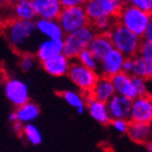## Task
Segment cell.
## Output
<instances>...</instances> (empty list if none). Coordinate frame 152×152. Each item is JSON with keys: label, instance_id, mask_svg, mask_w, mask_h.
<instances>
[{"label": "cell", "instance_id": "1", "mask_svg": "<svg viewBox=\"0 0 152 152\" xmlns=\"http://www.w3.org/2000/svg\"><path fill=\"white\" fill-rule=\"evenodd\" d=\"M1 33L7 41L12 45L14 50L26 53V49L32 41L36 31L35 21L31 20H19V19H9L2 24Z\"/></svg>", "mask_w": 152, "mask_h": 152}, {"label": "cell", "instance_id": "2", "mask_svg": "<svg viewBox=\"0 0 152 152\" xmlns=\"http://www.w3.org/2000/svg\"><path fill=\"white\" fill-rule=\"evenodd\" d=\"M108 34L111 39L113 49L121 52L125 57H134L137 55L138 47L142 41L140 37L133 34L117 21L113 24Z\"/></svg>", "mask_w": 152, "mask_h": 152}, {"label": "cell", "instance_id": "3", "mask_svg": "<svg viewBox=\"0 0 152 152\" xmlns=\"http://www.w3.org/2000/svg\"><path fill=\"white\" fill-rule=\"evenodd\" d=\"M152 19L149 12L134 7L130 4H124L116 18V21L133 34L142 38L146 28Z\"/></svg>", "mask_w": 152, "mask_h": 152}, {"label": "cell", "instance_id": "4", "mask_svg": "<svg viewBox=\"0 0 152 152\" xmlns=\"http://www.w3.org/2000/svg\"><path fill=\"white\" fill-rule=\"evenodd\" d=\"M96 35V32L90 24L79 28L77 31L66 34L64 37V52L62 54L70 60H75L77 55L83 50H87Z\"/></svg>", "mask_w": 152, "mask_h": 152}, {"label": "cell", "instance_id": "5", "mask_svg": "<svg viewBox=\"0 0 152 152\" xmlns=\"http://www.w3.org/2000/svg\"><path fill=\"white\" fill-rule=\"evenodd\" d=\"M123 5L116 0H87L83 9L90 23L99 18H112L116 20Z\"/></svg>", "mask_w": 152, "mask_h": 152}, {"label": "cell", "instance_id": "6", "mask_svg": "<svg viewBox=\"0 0 152 152\" xmlns=\"http://www.w3.org/2000/svg\"><path fill=\"white\" fill-rule=\"evenodd\" d=\"M66 76L74 83L76 88L78 89L79 92L83 93L85 95H89L96 81L99 78L98 72H95L81 66L76 60L71 61L69 72Z\"/></svg>", "mask_w": 152, "mask_h": 152}, {"label": "cell", "instance_id": "7", "mask_svg": "<svg viewBox=\"0 0 152 152\" xmlns=\"http://www.w3.org/2000/svg\"><path fill=\"white\" fill-rule=\"evenodd\" d=\"M57 21L61 26L64 35L77 31L89 24V19L86 15L83 7H62Z\"/></svg>", "mask_w": 152, "mask_h": 152}, {"label": "cell", "instance_id": "8", "mask_svg": "<svg viewBox=\"0 0 152 152\" xmlns=\"http://www.w3.org/2000/svg\"><path fill=\"white\" fill-rule=\"evenodd\" d=\"M3 91L7 99L18 108L30 102V89L26 81L16 77H7L3 83Z\"/></svg>", "mask_w": 152, "mask_h": 152}, {"label": "cell", "instance_id": "9", "mask_svg": "<svg viewBox=\"0 0 152 152\" xmlns=\"http://www.w3.org/2000/svg\"><path fill=\"white\" fill-rule=\"evenodd\" d=\"M129 121L151 125L152 124V95L147 94L136 97L131 102Z\"/></svg>", "mask_w": 152, "mask_h": 152}, {"label": "cell", "instance_id": "10", "mask_svg": "<svg viewBox=\"0 0 152 152\" xmlns=\"http://www.w3.org/2000/svg\"><path fill=\"white\" fill-rule=\"evenodd\" d=\"M126 59L121 52L113 49L104 59L99 62V76H104L107 78H112L117 74L123 72V64Z\"/></svg>", "mask_w": 152, "mask_h": 152}, {"label": "cell", "instance_id": "11", "mask_svg": "<svg viewBox=\"0 0 152 152\" xmlns=\"http://www.w3.org/2000/svg\"><path fill=\"white\" fill-rule=\"evenodd\" d=\"M39 115H40L39 106L30 100L28 102L16 108L14 111L11 112L9 115V121H11V124L19 123L21 125H26V124H33V121L39 117Z\"/></svg>", "mask_w": 152, "mask_h": 152}, {"label": "cell", "instance_id": "12", "mask_svg": "<svg viewBox=\"0 0 152 152\" xmlns=\"http://www.w3.org/2000/svg\"><path fill=\"white\" fill-rule=\"evenodd\" d=\"M113 83L115 94H118L124 97L129 98L130 100L138 97L137 91L132 81V76L121 72L111 78Z\"/></svg>", "mask_w": 152, "mask_h": 152}, {"label": "cell", "instance_id": "13", "mask_svg": "<svg viewBox=\"0 0 152 152\" xmlns=\"http://www.w3.org/2000/svg\"><path fill=\"white\" fill-rule=\"evenodd\" d=\"M37 18L56 19L60 15L62 7L60 0H32Z\"/></svg>", "mask_w": 152, "mask_h": 152}, {"label": "cell", "instance_id": "14", "mask_svg": "<svg viewBox=\"0 0 152 152\" xmlns=\"http://www.w3.org/2000/svg\"><path fill=\"white\" fill-rule=\"evenodd\" d=\"M71 61L64 54H59L45 61L40 62L42 69L53 77H62L68 75Z\"/></svg>", "mask_w": 152, "mask_h": 152}, {"label": "cell", "instance_id": "15", "mask_svg": "<svg viewBox=\"0 0 152 152\" xmlns=\"http://www.w3.org/2000/svg\"><path fill=\"white\" fill-rule=\"evenodd\" d=\"M131 102L129 98L115 94L107 102V108L111 119H129L131 110Z\"/></svg>", "mask_w": 152, "mask_h": 152}, {"label": "cell", "instance_id": "16", "mask_svg": "<svg viewBox=\"0 0 152 152\" xmlns=\"http://www.w3.org/2000/svg\"><path fill=\"white\" fill-rule=\"evenodd\" d=\"M64 52V40L62 39H45L35 51V57L39 62L48 60Z\"/></svg>", "mask_w": 152, "mask_h": 152}, {"label": "cell", "instance_id": "17", "mask_svg": "<svg viewBox=\"0 0 152 152\" xmlns=\"http://www.w3.org/2000/svg\"><path fill=\"white\" fill-rule=\"evenodd\" d=\"M88 50L97 59V61H102L113 50V45H112L109 34L96 33V35L94 36V38L89 45Z\"/></svg>", "mask_w": 152, "mask_h": 152}, {"label": "cell", "instance_id": "18", "mask_svg": "<svg viewBox=\"0 0 152 152\" xmlns=\"http://www.w3.org/2000/svg\"><path fill=\"white\" fill-rule=\"evenodd\" d=\"M86 110L89 112L90 116L95 121H97L102 126H108L111 123L112 119L108 112L107 104L98 102L90 97L89 95H87V98H86Z\"/></svg>", "mask_w": 152, "mask_h": 152}, {"label": "cell", "instance_id": "19", "mask_svg": "<svg viewBox=\"0 0 152 152\" xmlns=\"http://www.w3.org/2000/svg\"><path fill=\"white\" fill-rule=\"evenodd\" d=\"M36 31L45 39H64V33L56 19H40L35 20Z\"/></svg>", "mask_w": 152, "mask_h": 152}, {"label": "cell", "instance_id": "20", "mask_svg": "<svg viewBox=\"0 0 152 152\" xmlns=\"http://www.w3.org/2000/svg\"><path fill=\"white\" fill-rule=\"evenodd\" d=\"M114 95H115V90H114L111 78H107L104 76H99L98 80L89 93L90 97L104 104H107Z\"/></svg>", "mask_w": 152, "mask_h": 152}, {"label": "cell", "instance_id": "21", "mask_svg": "<svg viewBox=\"0 0 152 152\" xmlns=\"http://www.w3.org/2000/svg\"><path fill=\"white\" fill-rule=\"evenodd\" d=\"M9 4L12 10L13 18L35 21L36 14L32 0H10Z\"/></svg>", "mask_w": 152, "mask_h": 152}, {"label": "cell", "instance_id": "22", "mask_svg": "<svg viewBox=\"0 0 152 152\" xmlns=\"http://www.w3.org/2000/svg\"><path fill=\"white\" fill-rule=\"evenodd\" d=\"M127 135L136 144H146L152 140V129L151 125L140 123H131L129 125V129L127 131Z\"/></svg>", "mask_w": 152, "mask_h": 152}, {"label": "cell", "instance_id": "23", "mask_svg": "<svg viewBox=\"0 0 152 152\" xmlns=\"http://www.w3.org/2000/svg\"><path fill=\"white\" fill-rule=\"evenodd\" d=\"M59 95L70 107L74 108L78 114H83L86 111L87 95H85L83 93L74 90H64L59 93Z\"/></svg>", "mask_w": 152, "mask_h": 152}, {"label": "cell", "instance_id": "24", "mask_svg": "<svg viewBox=\"0 0 152 152\" xmlns=\"http://www.w3.org/2000/svg\"><path fill=\"white\" fill-rule=\"evenodd\" d=\"M133 66L131 76H136L146 79L147 81H152V64H149L138 55L132 57Z\"/></svg>", "mask_w": 152, "mask_h": 152}, {"label": "cell", "instance_id": "25", "mask_svg": "<svg viewBox=\"0 0 152 152\" xmlns=\"http://www.w3.org/2000/svg\"><path fill=\"white\" fill-rule=\"evenodd\" d=\"M21 136L32 146H38L42 142V133L34 124H26L22 127Z\"/></svg>", "mask_w": 152, "mask_h": 152}, {"label": "cell", "instance_id": "26", "mask_svg": "<svg viewBox=\"0 0 152 152\" xmlns=\"http://www.w3.org/2000/svg\"><path fill=\"white\" fill-rule=\"evenodd\" d=\"M75 60L77 62H79L81 66H86V68H88L90 70H93L95 72H98V70H99V61H97V59L91 54V52L88 49L81 51L77 55Z\"/></svg>", "mask_w": 152, "mask_h": 152}, {"label": "cell", "instance_id": "27", "mask_svg": "<svg viewBox=\"0 0 152 152\" xmlns=\"http://www.w3.org/2000/svg\"><path fill=\"white\" fill-rule=\"evenodd\" d=\"M37 61V58H36L33 53H21L18 62L19 69L21 70L22 72H24V73H28V72L32 71L35 68Z\"/></svg>", "mask_w": 152, "mask_h": 152}, {"label": "cell", "instance_id": "28", "mask_svg": "<svg viewBox=\"0 0 152 152\" xmlns=\"http://www.w3.org/2000/svg\"><path fill=\"white\" fill-rule=\"evenodd\" d=\"M115 22L116 20L112 18H99L90 22L89 24L96 33H108Z\"/></svg>", "mask_w": 152, "mask_h": 152}, {"label": "cell", "instance_id": "29", "mask_svg": "<svg viewBox=\"0 0 152 152\" xmlns=\"http://www.w3.org/2000/svg\"><path fill=\"white\" fill-rule=\"evenodd\" d=\"M137 55L149 64H152V43L142 39L140 47H138Z\"/></svg>", "mask_w": 152, "mask_h": 152}, {"label": "cell", "instance_id": "30", "mask_svg": "<svg viewBox=\"0 0 152 152\" xmlns=\"http://www.w3.org/2000/svg\"><path fill=\"white\" fill-rule=\"evenodd\" d=\"M132 81L134 83L137 91L138 97L140 96H144V95L150 94L149 92V86H148V81L144 78L140 77H136V76H132Z\"/></svg>", "mask_w": 152, "mask_h": 152}, {"label": "cell", "instance_id": "31", "mask_svg": "<svg viewBox=\"0 0 152 152\" xmlns=\"http://www.w3.org/2000/svg\"><path fill=\"white\" fill-rule=\"evenodd\" d=\"M129 125H130L129 119H112L110 123V126H112L114 130L121 134H127Z\"/></svg>", "mask_w": 152, "mask_h": 152}, {"label": "cell", "instance_id": "32", "mask_svg": "<svg viewBox=\"0 0 152 152\" xmlns=\"http://www.w3.org/2000/svg\"><path fill=\"white\" fill-rule=\"evenodd\" d=\"M128 4L132 5L134 7L142 10V11H146L148 12L149 9V0H128Z\"/></svg>", "mask_w": 152, "mask_h": 152}, {"label": "cell", "instance_id": "33", "mask_svg": "<svg viewBox=\"0 0 152 152\" xmlns=\"http://www.w3.org/2000/svg\"><path fill=\"white\" fill-rule=\"evenodd\" d=\"M87 0H60L62 7H83Z\"/></svg>", "mask_w": 152, "mask_h": 152}, {"label": "cell", "instance_id": "34", "mask_svg": "<svg viewBox=\"0 0 152 152\" xmlns=\"http://www.w3.org/2000/svg\"><path fill=\"white\" fill-rule=\"evenodd\" d=\"M132 66H133L132 57H126V59H125L124 64H123V72H124V73L131 75V72H132Z\"/></svg>", "mask_w": 152, "mask_h": 152}, {"label": "cell", "instance_id": "35", "mask_svg": "<svg viewBox=\"0 0 152 152\" xmlns=\"http://www.w3.org/2000/svg\"><path fill=\"white\" fill-rule=\"evenodd\" d=\"M142 40L148 41V42L152 43V19L150 20L149 24H148V26L146 28L145 33H144V35H142Z\"/></svg>", "mask_w": 152, "mask_h": 152}, {"label": "cell", "instance_id": "36", "mask_svg": "<svg viewBox=\"0 0 152 152\" xmlns=\"http://www.w3.org/2000/svg\"><path fill=\"white\" fill-rule=\"evenodd\" d=\"M22 127H23V125H21V124H19V123H14V124H12L13 131H14V132L16 133V134H18V135H21Z\"/></svg>", "mask_w": 152, "mask_h": 152}, {"label": "cell", "instance_id": "37", "mask_svg": "<svg viewBox=\"0 0 152 152\" xmlns=\"http://www.w3.org/2000/svg\"><path fill=\"white\" fill-rule=\"evenodd\" d=\"M148 12H149V14L152 17V0H149V9H148Z\"/></svg>", "mask_w": 152, "mask_h": 152}, {"label": "cell", "instance_id": "38", "mask_svg": "<svg viewBox=\"0 0 152 152\" xmlns=\"http://www.w3.org/2000/svg\"><path fill=\"white\" fill-rule=\"evenodd\" d=\"M116 1L121 2V4H127V3H128V0H116Z\"/></svg>", "mask_w": 152, "mask_h": 152}, {"label": "cell", "instance_id": "39", "mask_svg": "<svg viewBox=\"0 0 152 152\" xmlns=\"http://www.w3.org/2000/svg\"><path fill=\"white\" fill-rule=\"evenodd\" d=\"M1 1V3H9L10 2V0H0Z\"/></svg>", "mask_w": 152, "mask_h": 152}, {"label": "cell", "instance_id": "40", "mask_svg": "<svg viewBox=\"0 0 152 152\" xmlns=\"http://www.w3.org/2000/svg\"><path fill=\"white\" fill-rule=\"evenodd\" d=\"M147 152H152V151H147Z\"/></svg>", "mask_w": 152, "mask_h": 152}, {"label": "cell", "instance_id": "41", "mask_svg": "<svg viewBox=\"0 0 152 152\" xmlns=\"http://www.w3.org/2000/svg\"><path fill=\"white\" fill-rule=\"evenodd\" d=\"M0 4H1V1H0Z\"/></svg>", "mask_w": 152, "mask_h": 152}, {"label": "cell", "instance_id": "42", "mask_svg": "<svg viewBox=\"0 0 152 152\" xmlns=\"http://www.w3.org/2000/svg\"><path fill=\"white\" fill-rule=\"evenodd\" d=\"M151 83H152V81H151ZM151 95H152V94H151Z\"/></svg>", "mask_w": 152, "mask_h": 152}, {"label": "cell", "instance_id": "43", "mask_svg": "<svg viewBox=\"0 0 152 152\" xmlns=\"http://www.w3.org/2000/svg\"></svg>", "mask_w": 152, "mask_h": 152}]
</instances>
